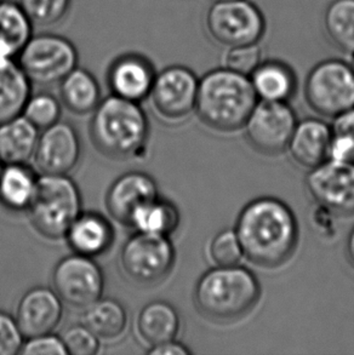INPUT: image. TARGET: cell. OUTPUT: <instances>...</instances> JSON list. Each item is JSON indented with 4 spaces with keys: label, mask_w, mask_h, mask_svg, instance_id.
I'll return each instance as SVG.
<instances>
[{
    "label": "cell",
    "mask_w": 354,
    "mask_h": 355,
    "mask_svg": "<svg viewBox=\"0 0 354 355\" xmlns=\"http://www.w3.org/2000/svg\"><path fill=\"white\" fill-rule=\"evenodd\" d=\"M235 231L245 257L264 268H277L287 262L298 243L294 212L276 198L250 202L240 212Z\"/></svg>",
    "instance_id": "1"
},
{
    "label": "cell",
    "mask_w": 354,
    "mask_h": 355,
    "mask_svg": "<svg viewBox=\"0 0 354 355\" xmlns=\"http://www.w3.org/2000/svg\"><path fill=\"white\" fill-rule=\"evenodd\" d=\"M260 296L256 275L238 264L209 269L194 288L196 309L216 324H230L246 317L259 303Z\"/></svg>",
    "instance_id": "2"
},
{
    "label": "cell",
    "mask_w": 354,
    "mask_h": 355,
    "mask_svg": "<svg viewBox=\"0 0 354 355\" xmlns=\"http://www.w3.org/2000/svg\"><path fill=\"white\" fill-rule=\"evenodd\" d=\"M258 100L249 77L219 68L199 80L196 111L211 129L232 132L245 126Z\"/></svg>",
    "instance_id": "3"
},
{
    "label": "cell",
    "mask_w": 354,
    "mask_h": 355,
    "mask_svg": "<svg viewBox=\"0 0 354 355\" xmlns=\"http://www.w3.org/2000/svg\"><path fill=\"white\" fill-rule=\"evenodd\" d=\"M92 113L90 136L101 153L110 158H128L147 142L149 118L139 102L112 94L101 100Z\"/></svg>",
    "instance_id": "4"
},
{
    "label": "cell",
    "mask_w": 354,
    "mask_h": 355,
    "mask_svg": "<svg viewBox=\"0 0 354 355\" xmlns=\"http://www.w3.org/2000/svg\"><path fill=\"white\" fill-rule=\"evenodd\" d=\"M82 196L67 175L44 173L27 211L34 228L49 239L65 238L74 220L82 214Z\"/></svg>",
    "instance_id": "5"
},
{
    "label": "cell",
    "mask_w": 354,
    "mask_h": 355,
    "mask_svg": "<svg viewBox=\"0 0 354 355\" xmlns=\"http://www.w3.org/2000/svg\"><path fill=\"white\" fill-rule=\"evenodd\" d=\"M16 61L29 82L50 87L60 84L78 67L79 55L69 39L58 34L40 33L32 35Z\"/></svg>",
    "instance_id": "6"
},
{
    "label": "cell",
    "mask_w": 354,
    "mask_h": 355,
    "mask_svg": "<svg viewBox=\"0 0 354 355\" xmlns=\"http://www.w3.org/2000/svg\"><path fill=\"white\" fill-rule=\"evenodd\" d=\"M305 96L313 111L335 118L354 107V68L341 60L317 63L307 74Z\"/></svg>",
    "instance_id": "7"
},
{
    "label": "cell",
    "mask_w": 354,
    "mask_h": 355,
    "mask_svg": "<svg viewBox=\"0 0 354 355\" xmlns=\"http://www.w3.org/2000/svg\"><path fill=\"white\" fill-rule=\"evenodd\" d=\"M205 27L216 43L232 48L259 43L266 21L249 0H216L206 12Z\"/></svg>",
    "instance_id": "8"
},
{
    "label": "cell",
    "mask_w": 354,
    "mask_h": 355,
    "mask_svg": "<svg viewBox=\"0 0 354 355\" xmlns=\"http://www.w3.org/2000/svg\"><path fill=\"white\" fill-rule=\"evenodd\" d=\"M174 264L175 249L167 236L136 232L120 251L121 269L135 283H159L168 277Z\"/></svg>",
    "instance_id": "9"
},
{
    "label": "cell",
    "mask_w": 354,
    "mask_h": 355,
    "mask_svg": "<svg viewBox=\"0 0 354 355\" xmlns=\"http://www.w3.org/2000/svg\"><path fill=\"white\" fill-rule=\"evenodd\" d=\"M53 285L62 302L85 309L102 297L105 277L92 257L73 254L63 257L55 266Z\"/></svg>",
    "instance_id": "10"
},
{
    "label": "cell",
    "mask_w": 354,
    "mask_h": 355,
    "mask_svg": "<svg viewBox=\"0 0 354 355\" xmlns=\"http://www.w3.org/2000/svg\"><path fill=\"white\" fill-rule=\"evenodd\" d=\"M307 191L313 200L336 216L354 215V162L326 159L311 168Z\"/></svg>",
    "instance_id": "11"
},
{
    "label": "cell",
    "mask_w": 354,
    "mask_h": 355,
    "mask_svg": "<svg viewBox=\"0 0 354 355\" xmlns=\"http://www.w3.org/2000/svg\"><path fill=\"white\" fill-rule=\"evenodd\" d=\"M296 124L295 112L287 102H258L246 120L245 135L259 153L278 155L287 148Z\"/></svg>",
    "instance_id": "12"
},
{
    "label": "cell",
    "mask_w": 354,
    "mask_h": 355,
    "mask_svg": "<svg viewBox=\"0 0 354 355\" xmlns=\"http://www.w3.org/2000/svg\"><path fill=\"white\" fill-rule=\"evenodd\" d=\"M199 80L189 68L170 66L157 73L149 97L164 119H185L196 110Z\"/></svg>",
    "instance_id": "13"
},
{
    "label": "cell",
    "mask_w": 354,
    "mask_h": 355,
    "mask_svg": "<svg viewBox=\"0 0 354 355\" xmlns=\"http://www.w3.org/2000/svg\"><path fill=\"white\" fill-rule=\"evenodd\" d=\"M82 153L77 130L68 121H60L43 130L33 157L43 173L67 175L77 166Z\"/></svg>",
    "instance_id": "14"
},
{
    "label": "cell",
    "mask_w": 354,
    "mask_h": 355,
    "mask_svg": "<svg viewBox=\"0 0 354 355\" xmlns=\"http://www.w3.org/2000/svg\"><path fill=\"white\" fill-rule=\"evenodd\" d=\"M155 76L153 64L146 56L124 53L108 68L107 83L115 96L140 103L149 96Z\"/></svg>",
    "instance_id": "15"
},
{
    "label": "cell",
    "mask_w": 354,
    "mask_h": 355,
    "mask_svg": "<svg viewBox=\"0 0 354 355\" xmlns=\"http://www.w3.org/2000/svg\"><path fill=\"white\" fill-rule=\"evenodd\" d=\"M62 303L53 288L35 286L24 293L15 317L24 337L53 332L62 319Z\"/></svg>",
    "instance_id": "16"
},
{
    "label": "cell",
    "mask_w": 354,
    "mask_h": 355,
    "mask_svg": "<svg viewBox=\"0 0 354 355\" xmlns=\"http://www.w3.org/2000/svg\"><path fill=\"white\" fill-rule=\"evenodd\" d=\"M158 197L153 178L142 171H130L110 184L106 194V207L115 221L129 226L135 211Z\"/></svg>",
    "instance_id": "17"
},
{
    "label": "cell",
    "mask_w": 354,
    "mask_h": 355,
    "mask_svg": "<svg viewBox=\"0 0 354 355\" xmlns=\"http://www.w3.org/2000/svg\"><path fill=\"white\" fill-rule=\"evenodd\" d=\"M331 128L318 119H305L297 123L289 142L292 159L303 168H316L329 158Z\"/></svg>",
    "instance_id": "18"
},
{
    "label": "cell",
    "mask_w": 354,
    "mask_h": 355,
    "mask_svg": "<svg viewBox=\"0 0 354 355\" xmlns=\"http://www.w3.org/2000/svg\"><path fill=\"white\" fill-rule=\"evenodd\" d=\"M65 238L74 254L96 257L110 249L115 232L108 220L96 212H83L74 220Z\"/></svg>",
    "instance_id": "19"
},
{
    "label": "cell",
    "mask_w": 354,
    "mask_h": 355,
    "mask_svg": "<svg viewBox=\"0 0 354 355\" xmlns=\"http://www.w3.org/2000/svg\"><path fill=\"white\" fill-rule=\"evenodd\" d=\"M32 95V83L16 58L0 56V125L21 116Z\"/></svg>",
    "instance_id": "20"
},
{
    "label": "cell",
    "mask_w": 354,
    "mask_h": 355,
    "mask_svg": "<svg viewBox=\"0 0 354 355\" xmlns=\"http://www.w3.org/2000/svg\"><path fill=\"white\" fill-rule=\"evenodd\" d=\"M136 330L140 338L149 347L173 341L180 331L178 313L170 303L153 301L140 311Z\"/></svg>",
    "instance_id": "21"
},
{
    "label": "cell",
    "mask_w": 354,
    "mask_h": 355,
    "mask_svg": "<svg viewBox=\"0 0 354 355\" xmlns=\"http://www.w3.org/2000/svg\"><path fill=\"white\" fill-rule=\"evenodd\" d=\"M38 178L26 163L5 164L0 171V202L11 211L28 209Z\"/></svg>",
    "instance_id": "22"
},
{
    "label": "cell",
    "mask_w": 354,
    "mask_h": 355,
    "mask_svg": "<svg viewBox=\"0 0 354 355\" xmlns=\"http://www.w3.org/2000/svg\"><path fill=\"white\" fill-rule=\"evenodd\" d=\"M249 78L261 101L287 102L296 90L295 73L279 61L260 63Z\"/></svg>",
    "instance_id": "23"
},
{
    "label": "cell",
    "mask_w": 354,
    "mask_h": 355,
    "mask_svg": "<svg viewBox=\"0 0 354 355\" xmlns=\"http://www.w3.org/2000/svg\"><path fill=\"white\" fill-rule=\"evenodd\" d=\"M38 139V128L22 114L0 125V160L26 163L35 152Z\"/></svg>",
    "instance_id": "24"
},
{
    "label": "cell",
    "mask_w": 354,
    "mask_h": 355,
    "mask_svg": "<svg viewBox=\"0 0 354 355\" xmlns=\"http://www.w3.org/2000/svg\"><path fill=\"white\" fill-rule=\"evenodd\" d=\"M33 27L19 3L0 0V56L17 58L32 38Z\"/></svg>",
    "instance_id": "25"
},
{
    "label": "cell",
    "mask_w": 354,
    "mask_h": 355,
    "mask_svg": "<svg viewBox=\"0 0 354 355\" xmlns=\"http://www.w3.org/2000/svg\"><path fill=\"white\" fill-rule=\"evenodd\" d=\"M60 97L68 111L79 116L89 114L100 105V84L87 69L74 68L60 83Z\"/></svg>",
    "instance_id": "26"
},
{
    "label": "cell",
    "mask_w": 354,
    "mask_h": 355,
    "mask_svg": "<svg viewBox=\"0 0 354 355\" xmlns=\"http://www.w3.org/2000/svg\"><path fill=\"white\" fill-rule=\"evenodd\" d=\"M181 216L175 204L158 197L135 211L129 226L136 232L170 236L180 226Z\"/></svg>",
    "instance_id": "27"
},
{
    "label": "cell",
    "mask_w": 354,
    "mask_h": 355,
    "mask_svg": "<svg viewBox=\"0 0 354 355\" xmlns=\"http://www.w3.org/2000/svg\"><path fill=\"white\" fill-rule=\"evenodd\" d=\"M128 315L124 306L113 298L101 297L85 308L83 324L99 338L113 340L125 331Z\"/></svg>",
    "instance_id": "28"
},
{
    "label": "cell",
    "mask_w": 354,
    "mask_h": 355,
    "mask_svg": "<svg viewBox=\"0 0 354 355\" xmlns=\"http://www.w3.org/2000/svg\"><path fill=\"white\" fill-rule=\"evenodd\" d=\"M323 22L331 44L342 53L354 55V0H332Z\"/></svg>",
    "instance_id": "29"
},
{
    "label": "cell",
    "mask_w": 354,
    "mask_h": 355,
    "mask_svg": "<svg viewBox=\"0 0 354 355\" xmlns=\"http://www.w3.org/2000/svg\"><path fill=\"white\" fill-rule=\"evenodd\" d=\"M331 128L329 158L354 162V107L335 116Z\"/></svg>",
    "instance_id": "30"
},
{
    "label": "cell",
    "mask_w": 354,
    "mask_h": 355,
    "mask_svg": "<svg viewBox=\"0 0 354 355\" xmlns=\"http://www.w3.org/2000/svg\"><path fill=\"white\" fill-rule=\"evenodd\" d=\"M22 116H26L39 130L48 129L60 120L61 103L51 94L38 92L29 96Z\"/></svg>",
    "instance_id": "31"
},
{
    "label": "cell",
    "mask_w": 354,
    "mask_h": 355,
    "mask_svg": "<svg viewBox=\"0 0 354 355\" xmlns=\"http://www.w3.org/2000/svg\"><path fill=\"white\" fill-rule=\"evenodd\" d=\"M19 4L34 26L50 27L66 17L71 0H19Z\"/></svg>",
    "instance_id": "32"
},
{
    "label": "cell",
    "mask_w": 354,
    "mask_h": 355,
    "mask_svg": "<svg viewBox=\"0 0 354 355\" xmlns=\"http://www.w3.org/2000/svg\"><path fill=\"white\" fill-rule=\"evenodd\" d=\"M224 56V67L249 77L260 63L262 62V51L259 43L246 44L227 48Z\"/></svg>",
    "instance_id": "33"
},
{
    "label": "cell",
    "mask_w": 354,
    "mask_h": 355,
    "mask_svg": "<svg viewBox=\"0 0 354 355\" xmlns=\"http://www.w3.org/2000/svg\"><path fill=\"white\" fill-rule=\"evenodd\" d=\"M210 256L217 266H235L244 256L237 233L233 230L220 232L210 244Z\"/></svg>",
    "instance_id": "34"
},
{
    "label": "cell",
    "mask_w": 354,
    "mask_h": 355,
    "mask_svg": "<svg viewBox=\"0 0 354 355\" xmlns=\"http://www.w3.org/2000/svg\"><path fill=\"white\" fill-rule=\"evenodd\" d=\"M61 338L68 355H95L100 351V338L84 324L68 327Z\"/></svg>",
    "instance_id": "35"
},
{
    "label": "cell",
    "mask_w": 354,
    "mask_h": 355,
    "mask_svg": "<svg viewBox=\"0 0 354 355\" xmlns=\"http://www.w3.org/2000/svg\"><path fill=\"white\" fill-rule=\"evenodd\" d=\"M26 340L16 318L0 312V355L19 354Z\"/></svg>",
    "instance_id": "36"
},
{
    "label": "cell",
    "mask_w": 354,
    "mask_h": 355,
    "mask_svg": "<svg viewBox=\"0 0 354 355\" xmlns=\"http://www.w3.org/2000/svg\"><path fill=\"white\" fill-rule=\"evenodd\" d=\"M24 355H68L62 338L58 335L44 334L39 336L27 337L19 351Z\"/></svg>",
    "instance_id": "37"
},
{
    "label": "cell",
    "mask_w": 354,
    "mask_h": 355,
    "mask_svg": "<svg viewBox=\"0 0 354 355\" xmlns=\"http://www.w3.org/2000/svg\"><path fill=\"white\" fill-rule=\"evenodd\" d=\"M149 355H188L191 351L186 347L175 341L164 342L155 346L149 347Z\"/></svg>",
    "instance_id": "38"
},
{
    "label": "cell",
    "mask_w": 354,
    "mask_h": 355,
    "mask_svg": "<svg viewBox=\"0 0 354 355\" xmlns=\"http://www.w3.org/2000/svg\"><path fill=\"white\" fill-rule=\"evenodd\" d=\"M346 254H347L348 262L352 264V267L354 268V227L352 228V231L350 232L347 241H346Z\"/></svg>",
    "instance_id": "39"
},
{
    "label": "cell",
    "mask_w": 354,
    "mask_h": 355,
    "mask_svg": "<svg viewBox=\"0 0 354 355\" xmlns=\"http://www.w3.org/2000/svg\"><path fill=\"white\" fill-rule=\"evenodd\" d=\"M3 166H4V164H3V162L0 160V171H1V168H3Z\"/></svg>",
    "instance_id": "40"
},
{
    "label": "cell",
    "mask_w": 354,
    "mask_h": 355,
    "mask_svg": "<svg viewBox=\"0 0 354 355\" xmlns=\"http://www.w3.org/2000/svg\"><path fill=\"white\" fill-rule=\"evenodd\" d=\"M352 58H353V68H354V55H352Z\"/></svg>",
    "instance_id": "41"
}]
</instances>
